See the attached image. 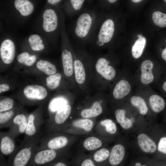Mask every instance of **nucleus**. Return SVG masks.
I'll return each mask as SVG.
<instances>
[{"instance_id": "nucleus-1", "label": "nucleus", "mask_w": 166, "mask_h": 166, "mask_svg": "<svg viewBox=\"0 0 166 166\" xmlns=\"http://www.w3.org/2000/svg\"><path fill=\"white\" fill-rule=\"evenodd\" d=\"M104 14L101 10L92 9L82 10L76 16L72 28L76 47L85 49L89 45Z\"/></svg>"}, {"instance_id": "nucleus-2", "label": "nucleus", "mask_w": 166, "mask_h": 166, "mask_svg": "<svg viewBox=\"0 0 166 166\" xmlns=\"http://www.w3.org/2000/svg\"><path fill=\"white\" fill-rule=\"evenodd\" d=\"M90 53L92 60V86L97 91H105L120 73L117 62L109 54H105L101 52Z\"/></svg>"}, {"instance_id": "nucleus-3", "label": "nucleus", "mask_w": 166, "mask_h": 166, "mask_svg": "<svg viewBox=\"0 0 166 166\" xmlns=\"http://www.w3.org/2000/svg\"><path fill=\"white\" fill-rule=\"evenodd\" d=\"M91 54L85 49L74 48V77L78 92L88 93L92 86Z\"/></svg>"}, {"instance_id": "nucleus-4", "label": "nucleus", "mask_w": 166, "mask_h": 166, "mask_svg": "<svg viewBox=\"0 0 166 166\" xmlns=\"http://www.w3.org/2000/svg\"><path fill=\"white\" fill-rule=\"evenodd\" d=\"M42 136V133L33 138H24L20 145L9 156L6 166H28Z\"/></svg>"}, {"instance_id": "nucleus-5", "label": "nucleus", "mask_w": 166, "mask_h": 166, "mask_svg": "<svg viewBox=\"0 0 166 166\" xmlns=\"http://www.w3.org/2000/svg\"><path fill=\"white\" fill-rule=\"evenodd\" d=\"M63 33L61 62L63 73L69 81L74 92H78L74 77V48L69 41L65 32Z\"/></svg>"}, {"instance_id": "nucleus-6", "label": "nucleus", "mask_w": 166, "mask_h": 166, "mask_svg": "<svg viewBox=\"0 0 166 166\" xmlns=\"http://www.w3.org/2000/svg\"><path fill=\"white\" fill-rule=\"evenodd\" d=\"M49 98L48 91L43 86L37 85H30L24 89L22 95L17 98L22 104L43 106Z\"/></svg>"}, {"instance_id": "nucleus-7", "label": "nucleus", "mask_w": 166, "mask_h": 166, "mask_svg": "<svg viewBox=\"0 0 166 166\" xmlns=\"http://www.w3.org/2000/svg\"><path fill=\"white\" fill-rule=\"evenodd\" d=\"M44 113L43 106H40L29 113L24 138H33L43 133L41 129L45 122Z\"/></svg>"}, {"instance_id": "nucleus-8", "label": "nucleus", "mask_w": 166, "mask_h": 166, "mask_svg": "<svg viewBox=\"0 0 166 166\" xmlns=\"http://www.w3.org/2000/svg\"><path fill=\"white\" fill-rule=\"evenodd\" d=\"M42 135L36 150L50 149L58 150L65 147L68 144V138L63 135H56L52 132H45Z\"/></svg>"}, {"instance_id": "nucleus-9", "label": "nucleus", "mask_w": 166, "mask_h": 166, "mask_svg": "<svg viewBox=\"0 0 166 166\" xmlns=\"http://www.w3.org/2000/svg\"><path fill=\"white\" fill-rule=\"evenodd\" d=\"M73 91L61 90L49 101L47 108L48 118L52 116L59 109L69 104V97L74 93Z\"/></svg>"}, {"instance_id": "nucleus-10", "label": "nucleus", "mask_w": 166, "mask_h": 166, "mask_svg": "<svg viewBox=\"0 0 166 166\" xmlns=\"http://www.w3.org/2000/svg\"><path fill=\"white\" fill-rule=\"evenodd\" d=\"M109 89L113 98L115 100H120L128 94L131 90V86L129 82L121 77L119 73Z\"/></svg>"}, {"instance_id": "nucleus-11", "label": "nucleus", "mask_w": 166, "mask_h": 166, "mask_svg": "<svg viewBox=\"0 0 166 166\" xmlns=\"http://www.w3.org/2000/svg\"><path fill=\"white\" fill-rule=\"evenodd\" d=\"M29 113L23 109L14 117L9 127L8 132L16 138L24 134L27 126Z\"/></svg>"}, {"instance_id": "nucleus-12", "label": "nucleus", "mask_w": 166, "mask_h": 166, "mask_svg": "<svg viewBox=\"0 0 166 166\" xmlns=\"http://www.w3.org/2000/svg\"><path fill=\"white\" fill-rule=\"evenodd\" d=\"M47 88L51 90L73 91L69 81L64 74L60 73L48 75L46 78Z\"/></svg>"}, {"instance_id": "nucleus-13", "label": "nucleus", "mask_w": 166, "mask_h": 166, "mask_svg": "<svg viewBox=\"0 0 166 166\" xmlns=\"http://www.w3.org/2000/svg\"><path fill=\"white\" fill-rule=\"evenodd\" d=\"M15 137L8 132H0V154L3 156H10L15 150L17 147Z\"/></svg>"}, {"instance_id": "nucleus-14", "label": "nucleus", "mask_w": 166, "mask_h": 166, "mask_svg": "<svg viewBox=\"0 0 166 166\" xmlns=\"http://www.w3.org/2000/svg\"><path fill=\"white\" fill-rule=\"evenodd\" d=\"M16 52L15 46L13 42L6 39L2 42L0 47V57L2 62L8 65L14 59Z\"/></svg>"}, {"instance_id": "nucleus-15", "label": "nucleus", "mask_w": 166, "mask_h": 166, "mask_svg": "<svg viewBox=\"0 0 166 166\" xmlns=\"http://www.w3.org/2000/svg\"><path fill=\"white\" fill-rule=\"evenodd\" d=\"M42 27L45 31L50 33L56 31L58 26V15L52 9L45 10L43 14Z\"/></svg>"}, {"instance_id": "nucleus-16", "label": "nucleus", "mask_w": 166, "mask_h": 166, "mask_svg": "<svg viewBox=\"0 0 166 166\" xmlns=\"http://www.w3.org/2000/svg\"><path fill=\"white\" fill-rule=\"evenodd\" d=\"M154 65L149 60L143 61L140 66V81L143 85H146L152 83L154 80L155 76L153 72Z\"/></svg>"}, {"instance_id": "nucleus-17", "label": "nucleus", "mask_w": 166, "mask_h": 166, "mask_svg": "<svg viewBox=\"0 0 166 166\" xmlns=\"http://www.w3.org/2000/svg\"><path fill=\"white\" fill-rule=\"evenodd\" d=\"M99 93L97 99H95L96 93L94 95V98L92 104L89 107L85 108L82 109L81 112V116L84 118H89L97 117L101 114L103 111L102 105L103 100L101 98L104 95V93L99 99L98 98L101 91H99Z\"/></svg>"}, {"instance_id": "nucleus-18", "label": "nucleus", "mask_w": 166, "mask_h": 166, "mask_svg": "<svg viewBox=\"0 0 166 166\" xmlns=\"http://www.w3.org/2000/svg\"><path fill=\"white\" fill-rule=\"evenodd\" d=\"M137 140L139 147L143 152L153 153L156 151L157 146L156 143L146 134H139L137 136Z\"/></svg>"}, {"instance_id": "nucleus-19", "label": "nucleus", "mask_w": 166, "mask_h": 166, "mask_svg": "<svg viewBox=\"0 0 166 166\" xmlns=\"http://www.w3.org/2000/svg\"><path fill=\"white\" fill-rule=\"evenodd\" d=\"M125 153V148L121 144L114 145L112 148L109 156V161L113 166L119 164L122 161Z\"/></svg>"}, {"instance_id": "nucleus-20", "label": "nucleus", "mask_w": 166, "mask_h": 166, "mask_svg": "<svg viewBox=\"0 0 166 166\" xmlns=\"http://www.w3.org/2000/svg\"><path fill=\"white\" fill-rule=\"evenodd\" d=\"M23 109L20 106L9 111L0 112V128H9L15 116Z\"/></svg>"}, {"instance_id": "nucleus-21", "label": "nucleus", "mask_w": 166, "mask_h": 166, "mask_svg": "<svg viewBox=\"0 0 166 166\" xmlns=\"http://www.w3.org/2000/svg\"><path fill=\"white\" fill-rule=\"evenodd\" d=\"M14 5L15 8L23 16H28L33 11L34 7L28 0H15Z\"/></svg>"}, {"instance_id": "nucleus-22", "label": "nucleus", "mask_w": 166, "mask_h": 166, "mask_svg": "<svg viewBox=\"0 0 166 166\" xmlns=\"http://www.w3.org/2000/svg\"><path fill=\"white\" fill-rule=\"evenodd\" d=\"M150 106L155 113H159L164 110L165 107V102L164 99L157 94L151 95L149 98Z\"/></svg>"}, {"instance_id": "nucleus-23", "label": "nucleus", "mask_w": 166, "mask_h": 166, "mask_svg": "<svg viewBox=\"0 0 166 166\" xmlns=\"http://www.w3.org/2000/svg\"><path fill=\"white\" fill-rule=\"evenodd\" d=\"M138 39L132 46L131 53L132 57L138 59L142 55L146 44L145 38L141 35H138Z\"/></svg>"}, {"instance_id": "nucleus-24", "label": "nucleus", "mask_w": 166, "mask_h": 166, "mask_svg": "<svg viewBox=\"0 0 166 166\" xmlns=\"http://www.w3.org/2000/svg\"><path fill=\"white\" fill-rule=\"evenodd\" d=\"M36 66L38 70L48 76L55 74L57 72L56 65L47 60H39L36 63Z\"/></svg>"}, {"instance_id": "nucleus-25", "label": "nucleus", "mask_w": 166, "mask_h": 166, "mask_svg": "<svg viewBox=\"0 0 166 166\" xmlns=\"http://www.w3.org/2000/svg\"><path fill=\"white\" fill-rule=\"evenodd\" d=\"M131 105L136 108L140 114L145 115L148 112V109L144 99L138 96H132L130 98Z\"/></svg>"}, {"instance_id": "nucleus-26", "label": "nucleus", "mask_w": 166, "mask_h": 166, "mask_svg": "<svg viewBox=\"0 0 166 166\" xmlns=\"http://www.w3.org/2000/svg\"><path fill=\"white\" fill-rule=\"evenodd\" d=\"M30 46L34 51H40L44 49L45 46L42 43L43 41L40 36L37 34L30 35L28 39Z\"/></svg>"}, {"instance_id": "nucleus-27", "label": "nucleus", "mask_w": 166, "mask_h": 166, "mask_svg": "<svg viewBox=\"0 0 166 166\" xmlns=\"http://www.w3.org/2000/svg\"><path fill=\"white\" fill-rule=\"evenodd\" d=\"M17 60L19 63L22 65L30 66L36 61V57L35 55H30L27 52H24L18 55Z\"/></svg>"}, {"instance_id": "nucleus-28", "label": "nucleus", "mask_w": 166, "mask_h": 166, "mask_svg": "<svg viewBox=\"0 0 166 166\" xmlns=\"http://www.w3.org/2000/svg\"><path fill=\"white\" fill-rule=\"evenodd\" d=\"M17 106L14 100L9 97L1 98L0 100V112L7 111L12 109Z\"/></svg>"}, {"instance_id": "nucleus-29", "label": "nucleus", "mask_w": 166, "mask_h": 166, "mask_svg": "<svg viewBox=\"0 0 166 166\" xmlns=\"http://www.w3.org/2000/svg\"><path fill=\"white\" fill-rule=\"evenodd\" d=\"M83 146L89 151L93 150L100 147L102 145L101 141L93 136L89 137L84 141Z\"/></svg>"}, {"instance_id": "nucleus-30", "label": "nucleus", "mask_w": 166, "mask_h": 166, "mask_svg": "<svg viewBox=\"0 0 166 166\" xmlns=\"http://www.w3.org/2000/svg\"><path fill=\"white\" fill-rule=\"evenodd\" d=\"M85 0H69L71 8L68 14L70 16H76L82 11V7Z\"/></svg>"}, {"instance_id": "nucleus-31", "label": "nucleus", "mask_w": 166, "mask_h": 166, "mask_svg": "<svg viewBox=\"0 0 166 166\" xmlns=\"http://www.w3.org/2000/svg\"><path fill=\"white\" fill-rule=\"evenodd\" d=\"M72 125L75 127L81 128L89 132L93 128V122L92 120L88 119H81L73 121Z\"/></svg>"}, {"instance_id": "nucleus-32", "label": "nucleus", "mask_w": 166, "mask_h": 166, "mask_svg": "<svg viewBox=\"0 0 166 166\" xmlns=\"http://www.w3.org/2000/svg\"><path fill=\"white\" fill-rule=\"evenodd\" d=\"M109 154V150L105 148H103L97 151L94 153L93 158L96 162H101L107 159Z\"/></svg>"}, {"instance_id": "nucleus-33", "label": "nucleus", "mask_w": 166, "mask_h": 166, "mask_svg": "<svg viewBox=\"0 0 166 166\" xmlns=\"http://www.w3.org/2000/svg\"><path fill=\"white\" fill-rule=\"evenodd\" d=\"M100 124L105 127L106 132L110 134H114L117 131V127L115 124L110 119H106L101 121Z\"/></svg>"}, {"instance_id": "nucleus-34", "label": "nucleus", "mask_w": 166, "mask_h": 166, "mask_svg": "<svg viewBox=\"0 0 166 166\" xmlns=\"http://www.w3.org/2000/svg\"><path fill=\"white\" fill-rule=\"evenodd\" d=\"M114 113L117 121L119 124L121 123L126 117V111L123 109H117Z\"/></svg>"}, {"instance_id": "nucleus-35", "label": "nucleus", "mask_w": 166, "mask_h": 166, "mask_svg": "<svg viewBox=\"0 0 166 166\" xmlns=\"http://www.w3.org/2000/svg\"><path fill=\"white\" fill-rule=\"evenodd\" d=\"M157 148L160 152L166 155V136L162 137L160 138Z\"/></svg>"}, {"instance_id": "nucleus-36", "label": "nucleus", "mask_w": 166, "mask_h": 166, "mask_svg": "<svg viewBox=\"0 0 166 166\" xmlns=\"http://www.w3.org/2000/svg\"><path fill=\"white\" fill-rule=\"evenodd\" d=\"M164 44L160 48V54L162 61L164 63V66L166 68V39L164 41Z\"/></svg>"}, {"instance_id": "nucleus-37", "label": "nucleus", "mask_w": 166, "mask_h": 166, "mask_svg": "<svg viewBox=\"0 0 166 166\" xmlns=\"http://www.w3.org/2000/svg\"><path fill=\"white\" fill-rule=\"evenodd\" d=\"M121 126L124 129L130 128L132 125V121L130 119L125 117L123 121L120 124Z\"/></svg>"}, {"instance_id": "nucleus-38", "label": "nucleus", "mask_w": 166, "mask_h": 166, "mask_svg": "<svg viewBox=\"0 0 166 166\" xmlns=\"http://www.w3.org/2000/svg\"><path fill=\"white\" fill-rule=\"evenodd\" d=\"M164 73V75L161 80V88L162 91L166 94V68H165Z\"/></svg>"}, {"instance_id": "nucleus-39", "label": "nucleus", "mask_w": 166, "mask_h": 166, "mask_svg": "<svg viewBox=\"0 0 166 166\" xmlns=\"http://www.w3.org/2000/svg\"><path fill=\"white\" fill-rule=\"evenodd\" d=\"M10 89V86L7 84L2 83L0 85V93L7 91Z\"/></svg>"}, {"instance_id": "nucleus-40", "label": "nucleus", "mask_w": 166, "mask_h": 166, "mask_svg": "<svg viewBox=\"0 0 166 166\" xmlns=\"http://www.w3.org/2000/svg\"><path fill=\"white\" fill-rule=\"evenodd\" d=\"M82 166H94V164L90 159H87L84 160L81 164Z\"/></svg>"}, {"instance_id": "nucleus-41", "label": "nucleus", "mask_w": 166, "mask_h": 166, "mask_svg": "<svg viewBox=\"0 0 166 166\" xmlns=\"http://www.w3.org/2000/svg\"><path fill=\"white\" fill-rule=\"evenodd\" d=\"M48 2L50 4L55 5L58 3L61 0H47Z\"/></svg>"}, {"instance_id": "nucleus-42", "label": "nucleus", "mask_w": 166, "mask_h": 166, "mask_svg": "<svg viewBox=\"0 0 166 166\" xmlns=\"http://www.w3.org/2000/svg\"><path fill=\"white\" fill-rule=\"evenodd\" d=\"M110 3H113L116 2L118 0H106Z\"/></svg>"}, {"instance_id": "nucleus-43", "label": "nucleus", "mask_w": 166, "mask_h": 166, "mask_svg": "<svg viewBox=\"0 0 166 166\" xmlns=\"http://www.w3.org/2000/svg\"><path fill=\"white\" fill-rule=\"evenodd\" d=\"M134 3H138L143 0H131Z\"/></svg>"}, {"instance_id": "nucleus-44", "label": "nucleus", "mask_w": 166, "mask_h": 166, "mask_svg": "<svg viewBox=\"0 0 166 166\" xmlns=\"http://www.w3.org/2000/svg\"><path fill=\"white\" fill-rule=\"evenodd\" d=\"M135 165L136 166H142V164H141V163H139V162H137L135 164Z\"/></svg>"}, {"instance_id": "nucleus-45", "label": "nucleus", "mask_w": 166, "mask_h": 166, "mask_svg": "<svg viewBox=\"0 0 166 166\" xmlns=\"http://www.w3.org/2000/svg\"><path fill=\"white\" fill-rule=\"evenodd\" d=\"M164 2L166 3V0H163Z\"/></svg>"}]
</instances>
